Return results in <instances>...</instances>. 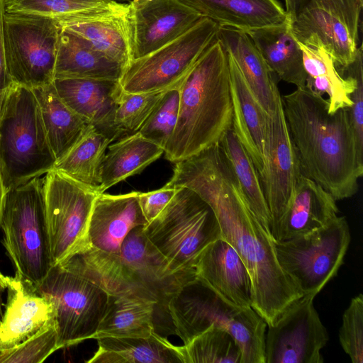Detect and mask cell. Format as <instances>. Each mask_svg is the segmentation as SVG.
<instances>
[{
	"instance_id": "cell-28",
	"label": "cell",
	"mask_w": 363,
	"mask_h": 363,
	"mask_svg": "<svg viewBox=\"0 0 363 363\" xmlns=\"http://www.w3.org/2000/svg\"><path fill=\"white\" fill-rule=\"evenodd\" d=\"M217 38L234 59L258 103L272 116L279 89L273 73L248 35L239 29L219 26Z\"/></svg>"
},
{
	"instance_id": "cell-16",
	"label": "cell",
	"mask_w": 363,
	"mask_h": 363,
	"mask_svg": "<svg viewBox=\"0 0 363 363\" xmlns=\"http://www.w3.org/2000/svg\"><path fill=\"white\" fill-rule=\"evenodd\" d=\"M301 174L278 89L275 110L270 116L267 166L259 177L271 216V233L286 208Z\"/></svg>"
},
{
	"instance_id": "cell-9",
	"label": "cell",
	"mask_w": 363,
	"mask_h": 363,
	"mask_svg": "<svg viewBox=\"0 0 363 363\" xmlns=\"http://www.w3.org/2000/svg\"><path fill=\"white\" fill-rule=\"evenodd\" d=\"M219 26L202 17L186 32L124 68L119 80L129 93H157L178 89L205 50L217 38Z\"/></svg>"
},
{
	"instance_id": "cell-40",
	"label": "cell",
	"mask_w": 363,
	"mask_h": 363,
	"mask_svg": "<svg viewBox=\"0 0 363 363\" xmlns=\"http://www.w3.org/2000/svg\"><path fill=\"white\" fill-rule=\"evenodd\" d=\"M284 4L290 20L308 9H323L342 21L359 40L363 0H284Z\"/></svg>"
},
{
	"instance_id": "cell-45",
	"label": "cell",
	"mask_w": 363,
	"mask_h": 363,
	"mask_svg": "<svg viewBox=\"0 0 363 363\" xmlns=\"http://www.w3.org/2000/svg\"><path fill=\"white\" fill-rule=\"evenodd\" d=\"M4 0H0V107L4 95L13 82L9 74L3 37V14Z\"/></svg>"
},
{
	"instance_id": "cell-24",
	"label": "cell",
	"mask_w": 363,
	"mask_h": 363,
	"mask_svg": "<svg viewBox=\"0 0 363 363\" xmlns=\"http://www.w3.org/2000/svg\"><path fill=\"white\" fill-rule=\"evenodd\" d=\"M138 191L97 195L92 208L89 236L91 247L106 252H117L127 235L147 221L140 209Z\"/></svg>"
},
{
	"instance_id": "cell-8",
	"label": "cell",
	"mask_w": 363,
	"mask_h": 363,
	"mask_svg": "<svg viewBox=\"0 0 363 363\" xmlns=\"http://www.w3.org/2000/svg\"><path fill=\"white\" fill-rule=\"evenodd\" d=\"M143 231L150 242L179 269H195L199 256L220 238L217 219L210 206L186 187L177 191Z\"/></svg>"
},
{
	"instance_id": "cell-38",
	"label": "cell",
	"mask_w": 363,
	"mask_h": 363,
	"mask_svg": "<svg viewBox=\"0 0 363 363\" xmlns=\"http://www.w3.org/2000/svg\"><path fill=\"white\" fill-rule=\"evenodd\" d=\"M179 103L178 89L164 92L138 132L164 148L177 124Z\"/></svg>"
},
{
	"instance_id": "cell-50",
	"label": "cell",
	"mask_w": 363,
	"mask_h": 363,
	"mask_svg": "<svg viewBox=\"0 0 363 363\" xmlns=\"http://www.w3.org/2000/svg\"></svg>"
},
{
	"instance_id": "cell-39",
	"label": "cell",
	"mask_w": 363,
	"mask_h": 363,
	"mask_svg": "<svg viewBox=\"0 0 363 363\" xmlns=\"http://www.w3.org/2000/svg\"><path fill=\"white\" fill-rule=\"evenodd\" d=\"M164 92L129 93L122 90L114 122L123 136L138 131Z\"/></svg>"
},
{
	"instance_id": "cell-37",
	"label": "cell",
	"mask_w": 363,
	"mask_h": 363,
	"mask_svg": "<svg viewBox=\"0 0 363 363\" xmlns=\"http://www.w3.org/2000/svg\"><path fill=\"white\" fill-rule=\"evenodd\" d=\"M113 0H4L8 13L40 16L60 21L111 3Z\"/></svg>"
},
{
	"instance_id": "cell-4",
	"label": "cell",
	"mask_w": 363,
	"mask_h": 363,
	"mask_svg": "<svg viewBox=\"0 0 363 363\" xmlns=\"http://www.w3.org/2000/svg\"><path fill=\"white\" fill-rule=\"evenodd\" d=\"M178 90L177 121L164 148L165 158L174 163L219 143L232 128L228 57L218 38L201 55Z\"/></svg>"
},
{
	"instance_id": "cell-20",
	"label": "cell",
	"mask_w": 363,
	"mask_h": 363,
	"mask_svg": "<svg viewBox=\"0 0 363 363\" xmlns=\"http://www.w3.org/2000/svg\"><path fill=\"white\" fill-rule=\"evenodd\" d=\"M227 53L233 105L232 129L260 177L266 169L268 157L270 116L252 94L233 57Z\"/></svg>"
},
{
	"instance_id": "cell-35",
	"label": "cell",
	"mask_w": 363,
	"mask_h": 363,
	"mask_svg": "<svg viewBox=\"0 0 363 363\" xmlns=\"http://www.w3.org/2000/svg\"><path fill=\"white\" fill-rule=\"evenodd\" d=\"M218 144L250 208L272 235L270 213L252 159L232 128L224 134Z\"/></svg>"
},
{
	"instance_id": "cell-36",
	"label": "cell",
	"mask_w": 363,
	"mask_h": 363,
	"mask_svg": "<svg viewBox=\"0 0 363 363\" xmlns=\"http://www.w3.org/2000/svg\"><path fill=\"white\" fill-rule=\"evenodd\" d=\"M184 363H240L241 352L226 330L209 326L181 346Z\"/></svg>"
},
{
	"instance_id": "cell-49",
	"label": "cell",
	"mask_w": 363,
	"mask_h": 363,
	"mask_svg": "<svg viewBox=\"0 0 363 363\" xmlns=\"http://www.w3.org/2000/svg\"><path fill=\"white\" fill-rule=\"evenodd\" d=\"M113 1H120V0H113Z\"/></svg>"
},
{
	"instance_id": "cell-2",
	"label": "cell",
	"mask_w": 363,
	"mask_h": 363,
	"mask_svg": "<svg viewBox=\"0 0 363 363\" xmlns=\"http://www.w3.org/2000/svg\"><path fill=\"white\" fill-rule=\"evenodd\" d=\"M281 102L302 174L336 201L354 196L363 174V157L347 108L330 113L326 99L306 87L281 96Z\"/></svg>"
},
{
	"instance_id": "cell-14",
	"label": "cell",
	"mask_w": 363,
	"mask_h": 363,
	"mask_svg": "<svg viewBox=\"0 0 363 363\" xmlns=\"http://www.w3.org/2000/svg\"><path fill=\"white\" fill-rule=\"evenodd\" d=\"M315 296L291 303L273 325L267 326L265 363H322L321 350L329 335L314 308Z\"/></svg>"
},
{
	"instance_id": "cell-48",
	"label": "cell",
	"mask_w": 363,
	"mask_h": 363,
	"mask_svg": "<svg viewBox=\"0 0 363 363\" xmlns=\"http://www.w3.org/2000/svg\"><path fill=\"white\" fill-rule=\"evenodd\" d=\"M1 291H3V290L0 288V293H1ZM2 316H3V313H2V309H1V294H0V322L2 318Z\"/></svg>"
},
{
	"instance_id": "cell-21",
	"label": "cell",
	"mask_w": 363,
	"mask_h": 363,
	"mask_svg": "<svg viewBox=\"0 0 363 363\" xmlns=\"http://www.w3.org/2000/svg\"><path fill=\"white\" fill-rule=\"evenodd\" d=\"M194 269L196 278L223 298L239 307H251L249 272L238 252L221 237L204 248Z\"/></svg>"
},
{
	"instance_id": "cell-32",
	"label": "cell",
	"mask_w": 363,
	"mask_h": 363,
	"mask_svg": "<svg viewBox=\"0 0 363 363\" xmlns=\"http://www.w3.org/2000/svg\"><path fill=\"white\" fill-rule=\"evenodd\" d=\"M101 167L100 193L128 177L138 174L157 160L164 150L138 132L125 135L110 144Z\"/></svg>"
},
{
	"instance_id": "cell-19",
	"label": "cell",
	"mask_w": 363,
	"mask_h": 363,
	"mask_svg": "<svg viewBox=\"0 0 363 363\" xmlns=\"http://www.w3.org/2000/svg\"><path fill=\"white\" fill-rule=\"evenodd\" d=\"M8 298L0 322V352L26 341L55 320L52 303L31 284L6 277Z\"/></svg>"
},
{
	"instance_id": "cell-26",
	"label": "cell",
	"mask_w": 363,
	"mask_h": 363,
	"mask_svg": "<svg viewBox=\"0 0 363 363\" xmlns=\"http://www.w3.org/2000/svg\"><path fill=\"white\" fill-rule=\"evenodd\" d=\"M245 32L273 74L296 88L305 87L306 75L302 52L293 34L289 17L281 23Z\"/></svg>"
},
{
	"instance_id": "cell-13",
	"label": "cell",
	"mask_w": 363,
	"mask_h": 363,
	"mask_svg": "<svg viewBox=\"0 0 363 363\" xmlns=\"http://www.w3.org/2000/svg\"><path fill=\"white\" fill-rule=\"evenodd\" d=\"M61 28L40 16L3 14V37L13 83L33 89L52 82Z\"/></svg>"
},
{
	"instance_id": "cell-41",
	"label": "cell",
	"mask_w": 363,
	"mask_h": 363,
	"mask_svg": "<svg viewBox=\"0 0 363 363\" xmlns=\"http://www.w3.org/2000/svg\"><path fill=\"white\" fill-rule=\"evenodd\" d=\"M58 350L55 322L9 350L1 351L0 363H40Z\"/></svg>"
},
{
	"instance_id": "cell-7",
	"label": "cell",
	"mask_w": 363,
	"mask_h": 363,
	"mask_svg": "<svg viewBox=\"0 0 363 363\" xmlns=\"http://www.w3.org/2000/svg\"><path fill=\"white\" fill-rule=\"evenodd\" d=\"M44 176L6 192L1 228L3 245L16 276L38 286L53 266L47 227Z\"/></svg>"
},
{
	"instance_id": "cell-30",
	"label": "cell",
	"mask_w": 363,
	"mask_h": 363,
	"mask_svg": "<svg viewBox=\"0 0 363 363\" xmlns=\"http://www.w3.org/2000/svg\"><path fill=\"white\" fill-rule=\"evenodd\" d=\"M124 67L91 48L78 36L61 28L54 79L119 81Z\"/></svg>"
},
{
	"instance_id": "cell-34",
	"label": "cell",
	"mask_w": 363,
	"mask_h": 363,
	"mask_svg": "<svg viewBox=\"0 0 363 363\" xmlns=\"http://www.w3.org/2000/svg\"><path fill=\"white\" fill-rule=\"evenodd\" d=\"M111 143L93 125L87 124L76 143L55 162L53 169L101 194V167Z\"/></svg>"
},
{
	"instance_id": "cell-46",
	"label": "cell",
	"mask_w": 363,
	"mask_h": 363,
	"mask_svg": "<svg viewBox=\"0 0 363 363\" xmlns=\"http://www.w3.org/2000/svg\"><path fill=\"white\" fill-rule=\"evenodd\" d=\"M6 191L4 186L1 176L0 174V229L1 228V220L4 212Z\"/></svg>"
},
{
	"instance_id": "cell-15",
	"label": "cell",
	"mask_w": 363,
	"mask_h": 363,
	"mask_svg": "<svg viewBox=\"0 0 363 363\" xmlns=\"http://www.w3.org/2000/svg\"><path fill=\"white\" fill-rule=\"evenodd\" d=\"M128 6L132 60L172 41L203 17L181 0H132Z\"/></svg>"
},
{
	"instance_id": "cell-10",
	"label": "cell",
	"mask_w": 363,
	"mask_h": 363,
	"mask_svg": "<svg viewBox=\"0 0 363 363\" xmlns=\"http://www.w3.org/2000/svg\"><path fill=\"white\" fill-rule=\"evenodd\" d=\"M351 240L345 216L310 233L275 242L278 262L303 295L316 296L335 277Z\"/></svg>"
},
{
	"instance_id": "cell-31",
	"label": "cell",
	"mask_w": 363,
	"mask_h": 363,
	"mask_svg": "<svg viewBox=\"0 0 363 363\" xmlns=\"http://www.w3.org/2000/svg\"><path fill=\"white\" fill-rule=\"evenodd\" d=\"M98 350L87 363H184L181 346L154 332L147 337L97 338Z\"/></svg>"
},
{
	"instance_id": "cell-25",
	"label": "cell",
	"mask_w": 363,
	"mask_h": 363,
	"mask_svg": "<svg viewBox=\"0 0 363 363\" xmlns=\"http://www.w3.org/2000/svg\"><path fill=\"white\" fill-rule=\"evenodd\" d=\"M290 21L297 41L306 45H320L331 56L337 69L345 72L355 61L358 41L333 14L318 8L308 9Z\"/></svg>"
},
{
	"instance_id": "cell-29",
	"label": "cell",
	"mask_w": 363,
	"mask_h": 363,
	"mask_svg": "<svg viewBox=\"0 0 363 363\" xmlns=\"http://www.w3.org/2000/svg\"><path fill=\"white\" fill-rule=\"evenodd\" d=\"M303 67L306 75L305 87L318 96L327 95L328 112L350 108V96L354 91L357 80L348 67L347 77H343L336 68L331 56L320 45H306L298 42Z\"/></svg>"
},
{
	"instance_id": "cell-27",
	"label": "cell",
	"mask_w": 363,
	"mask_h": 363,
	"mask_svg": "<svg viewBox=\"0 0 363 363\" xmlns=\"http://www.w3.org/2000/svg\"><path fill=\"white\" fill-rule=\"evenodd\" d=\"M220 27L247 31L281 23L288 18L278 0H181Z\"/></svg>"
},
{
	"instance_id": "cell-6",
	"label": "cell",
	"mask_w": 363,
	"mask_h": 363,
	"mask_svg": "<svg viewBox=\"0 0 363 363\" xmlns=\"http://www.w3.org/2000/svg\"><path fill=\"white\" fill-rule=\"evenodd\" d=\"M55 162L34 93L12 83L0 107V174L6 191L45 175Z\"/></svg>"
},
{
	"instance_id": "cell-18",
	"label": "cell",
	"mask_w": 363,
	"mask_h": 363,
	"mask_svg": "<svg viewBox=\"0 0 363 363\" xmlns=\"http://www.w3.org/2000/svg\"><path fill=\"white\" fill-rule=\"evenodd\" d=\"M60 99L87 124L93 125L112 142L123 137L115 125V113L122 91L119 81L54 79Z\"/></svg>"
},
{
	"instance_id": "cell-33",
	"label": "cell",
	"mask_w": 363,
	"mask_h": 363,
	"mask_svg": "<svg viewBox=\"0 0 363 363\" xmlns=\"http://www.w3.org/2000/svg\"><path fill=\"white\" fill-rule=\"evenodd\" d=\"M31 89L40 107L50 147L57 161L79 139L87 123L60 99L52 82Z\"/></svg>"
},
{
	"instance_id": "cell-22",
	"label": "cell",
	"mask_w": 363,
	"mask_h": 363,
	"mask_svg": "<svg viewBox=\"0 0 363 363\" xmlns=\"http://www.w3.org/2000/svg\"><path fill=\"white\" fill-rule=\"evenodd\" d=\"M338 213L335 198L301 174L272 236L277 242L310 233L328 225Z\"/></svg>"
},
{
	"instance_id": "cell-23",
	"label": "cell",
	"mask_w": 363,
	"mask_h": 363,
	"mask_svg": "<svg viewBox=\"0 0 363 363\" xmlns=\"http://www.w3.org/2000/svg\"><path fill=\"white\" fill-rule=\"evenodd\" d=\"M154 332L174 334L168 310L148 300L109 295L106 313L92 339L147 337Z\"/></svg>"
},
{
	"instance_id": "cell-42",
	"label": "cell",
	"mask_w": 363,
	"mask_h": 363,
	"mask_svg": "<svg viewBox=\"0 0 363 363\" xmlns=\"http://www.w3.org/2000/svg\"><path fill=\"white\" fill-rule=\"evenodd\" d=\"M340 343L352 363L363 362V295L353 297L342 315Z\"/></svg>"
},
{
	"instance_id": "cell-3",
	"label": "cell",
	"mask_w": 363,
	"mask_h": 363,
	"mask_svg": "<svg viewBox=\"0 0 363 363\" xmlns=\"http://www.w3.org/2000/svg\"><path fill=\"white\" fill-rule=\"evenodd\" d=\"M144 225L133 228L117 252L94 247L58 264L94 282L111 296L137 297L168 310L171 299L196 277L195 269H179L150 242Z\"/></svg>"
},
{
	"instance_id": "cell-47",
	"label": "cell",
	"mask_w": 363,
	"mask_h": 363,
	"mask_svg": "<svg viewBox=\"0 0 363 363\" xmlns=\"http://www.w3.org/2000/svg\"><path fill=\"white\" fill-rule=\"evenodd\" d=\"M6 277L3 275L0 272V288L4 290L6 289Z\"/></svg>"
},
{
	"instance_id": "cell-43",
	"label": "cell",
	"mask_w": 363,
	"mask_h": 363,
	"mask_svg": "<svg viewBox=\"0 0 363 363\" xmlns=\"http://www.w3.org/2000/svg\"><path fill=\"white\" fill-rule=\"evenodd\" d=\"M354 74L357 83L350 98L352 104L348 111L350 123L354 134L359 154L363 157V71H362V47H359V52L355 61L349 67Z\"/></svg>"
},
{
	"instance_id": "cell-12",
	"label": "cell",
	"mask_w": 363,
	"mask_h": 363,
	"mask_svg": "<svg viewBox=\"0 0 363 363\" xmlns=\"http://www.w3.org/2000/svg\"><path fill=\"white\" fill-rule=\"evenodd\" d=\"M45 211L53 265L91 247L89 225L99 193L52 169L44 176Z\"/></svg>"
},
{
	"instance_id": "cell-11",
	"label": "cell",
	"mask_w": 363,
	"mask_h": 363,
	"mask_svg": "<svg viewBox=\"0 0 363 363\" xmlns=\"http://www.w3.org/2000/svg\"><path fill=\"white\" fill-rule=\"evenodd\" d=\"M35 289L53 305L58 350L92 339L108 306L106 291L60 264Z\"/></svg>"
},
{
	"instance_id": "cell-17",
	"label": "cell",
	"mask_w": 363,
	"mask_h": 363,
	"mask_svg": "<svg viewBox=\"0 0 363 363\" xmlns=\"http://www.w3.org/2000/svg\"><path fill=\"white\" fill-rule=\"evenodd\" d=\"M129 6L109 4L57 21L91 48L124 68L132 60Z\"/></svg>"
},
{
	"instance_id": "cell-1",
	"label": "cell",
	"mask_w": 363,
	"mask_h": 363,
	"mask_svg": "<svg viewBox=\"0 0 363 363\" xmlns=\"http://www.w3.org/2000/svg\"><path fill=\"white\" fill-rule=\"evenodd\" d=\"M166 188L186 187L212 209L220 237L238 252L252 282L251 307L273 325L303 296L280 267L275 242L250 208L219 144L175 163Z\"/></svg>"
},
{
	"instance_id": "cell-5",
	"label": "cell",
	"mask_w": 363,
	"mask_h": 363,
	"mask_svg": "<svg viewBox=\"0 0 363 363\" xmlns=\"http://www.w3.org/2000/svg\"><path fill=\"white\" fill-rule=\"evenodd\" d=\"M174 334L184 345L211 325L228 332L240 352V363H265L267 325L252 308L237 306L196 277L185 284L168 305Z\"/></svg>"
},
{
	"instance_id": "cell-44",
	"label": "cell",
	"mask_w": 363,
	"mask_h": 363,
	"mask_svg": "<svg viewBox=\"0 0 363 363\" xmlns=\"http://www.w3.org/2000/svg\"><path fill=\"white\" fill-rule=\"evenodd\" d=\"M178 188H165L147 193L138 192V199L147 223L155 218L168 204Z\"/></svg>"
}]
</instances>
